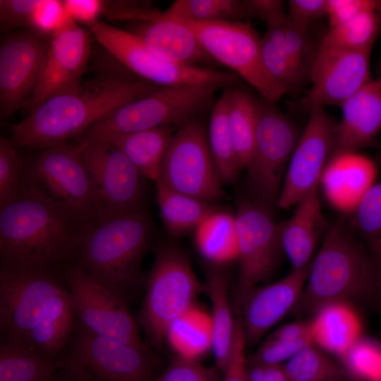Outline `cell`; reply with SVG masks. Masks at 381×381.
I'll return each mask as SVG.
<instances>
[{
  "mask_svg": "<svg viewBox=\"0 0 381 381\" xmlns=\"http://www.w3.org/2000/svg\"><path fill=\"white\" fill-rule=\"evenodd\" d=\"M77 328L61 270L0 266L1 342L61 356Z\"/></svg>",
  "mask_w": 381,
  "mask_h": 381,
  "instance_id": "cell-1",
  "label": "cell"
},
{
  "mask_svg": "<svg viewBox=\"0 0 381 381\" xmlns=\"http://www.w3.org/2000/svg\"><path fill=\"white\" fill-rule=\"evenodd\" d=\"M93 223L28 182L0 207V266L61 270Z\"/></svg>",
  "mask_w": 381,
  "mask_h": 381,
  "instance_id": "cell-2",
  "label": "cell"
},
{
  "mask_svg": "<svg viewBox=\"0 0 381 381\" xmlns=\"http://www.w3.org/2000/svg\"><path fill=\"white\" fill-rule=\"evenodd\" d=\"M160 86L134 76L107 73L82 82L30 111L12 126L16 146L45 149L66 143L123 104Z\"/></svg>",
  "mask_w": 381,
  "mask_h": 381,
  "instance_id": "cell-3",
  "label": "cell"
},
{
  "mask_svg": "<svg viewBox=\"0 0 381 381\" xmlns=\"http://www.w3.org/2000/svg\"><path fill=\"white\" fill-rule=\"evenodd\" d=\"M152 234L146 210L93 223L82 238L73 261L129 305L134 292L145 282L141 262Z\"/></svg>",
  "mask_w": 381,
  "mask_h": 381,
  "instance_id": "cell-4",
  "label": "cell"
},
{
  "mask_svg": "<svg viewBox=\"0 0 381 381\" xmlns=\"http://www.w3.org/2000/svg\"><path fill=\"white\" fill-rule=\"evenodd\" d=\"M375 291L373 258L341 219L327 230L310 262L302 295L294 310L298 314H313L327 303H351L367 298Z\"/></svg>",
  "mask_w": 381,
  "mask_h": 381,
  "instance_id": "cell-5",
  "label": "cell"
},
{
  "mask_svg": "<svg viewBox=\"0 0 381 381\" xmlns=\"http://www.w3.org/2000/svg\"><path fill=\"white\" fill-rule=\"evenodd\" d=\"M217 84H176L160 86L150 94L126 103L96 122L85 139L101 140L110 135L179 127L211 110Z\"/></svg>",
  "mask_w": 381,
  "mask_h": 381,
  "instance_id": "cell-6",
  "label": "cell"
},
{
  "mask_svg": "<svg viewBox=\"0 0 381 381\" xmlns=\"http://www.w3.org/2000/svg\"><path fill=\"white\" fill-rule=\"evenodd\" d=\"M139 322L160 348L173 325L190 309L204 289L187 255L172 244H160L145 279Z\"/></svg>",
  "mask_w": 381,
  "mask_h": 381,
  "instance_id": "cell-7",
  "label": "cell"
},
{
  "mask_svg": "<svg viewBox=\"0 0 381 381\" xmlns=\"http://www.w3.org/2000/svg\"><path fill=\"white\" fill-rule=\"evenodd\" d=\"M63 357L60 371L79 381H155L159 362L148 347L78 328Z\"/></svg>",
  "mask_w": 381,
  "mask_h": 381,
  "instance_id": "cell-8",
  "label": "cell"
},
{
  "mask_svg": "<svg viewBox=\"0 0 381 381\" xmlns=\"http://www.w3.org/2000/svg\"><path fill=\"white\" fill-rule=\"evenodd\" d=\"M97 42L121 66L136 78L159 86L176 84H217L230 87L237 75L206 66L173 64L150 50L131 31L97 21L90 26Z\"/></svg>",
  "mask_w": 381,
  "mask_h": 381,
  "instance_id": "cell-9",
  "label": "cell"
},
{
  "mask_svg": "<svg viewBox=\"0 0 381 381\" xmlns=\"http://www.w3.org/2000/svg\"><path fill=\"white\" fill-rule=\"evenodd\" d=\"M299 137L294 122L275 103L258 99L253 151L246 168L251 200L271 210L277 206Z\"/></svg>",
  "mask_w": 381,
  "mask_h": 381,
  "instance_id": "cell-10",
  "label": "cell"
},
{
  "mask_svg": "<svg viewBox=\"0 0 381 381\" xmlns=\"http://www.w3.org/2000/svg\"><path fill=\"white\" fill-rule=\"evenodd\" d=\"M180 21L193 30L214 61L242 77L261 98L276 104L286 94L267 71L261 38L250 24L242 21Z\"/></svg>",
  "mask_w": 381,
  "mask_h": 381,
  "instance_id": "cell-11",
  "label": "cell"
},
{
  "mask_svg": "<svg viewBox=\"0 0 381 381\" xmlns=\"http://www.w3.org/2000/svg\"><path fill=\"white\" fill-rule=\"evenodd\" d=\"M83 159L93 183L97 222L145 210L146 179L111 143L83 140Z\"/></svg>",
  "mask_w": 381,
  "mask_h": 381,
  "instance_id": "cell-12",
  "label": "cell"
},
{
  "mask_svg": "<svg viewBox=\"0 0 381 381\" xmlns=\"http://www.w3.org/2000/svg\"><path fill=\"white\" fill-rule=\"evenodd\" d=\"M158 180L170 188L209 202L224 196L200 117L190 120L174 131L161 167Z\"/></svg>",
  "mask_w": 381,
  "mask_h": 381,
  "instance_id": "cell-13",
  "label": "cell"
},
{
  "mask_svg": "<svg viewBox=\"0 0 381 381\" xmlns=\"http://www.w3.org/2000/svg\"><path fill=\"white\" fill-rule=\"evenodd\" d=\"M235 216L239 273L233 304L238 314L249 292L273 274L283 252L279 222L274 220L271 209L243 199Z\"/></svg>",
  "mask_w": 381,
  "mask_h": 381,
  "instance_id": "cell-14",
  "label": "cell"
},
{
  "mask_svg": "<svg viewBox=\"0 0 381 381\" xmlns=\"http://www.w3.org/2000/svg\"><path fill=\"white\" fill-rule=\"evenodd\" d=\"M61 274L71 296L78 329L147 347L125 301L95 282L73 260L62 267Z\"/></svg>",
  "mask_w": 381,
  "mask_h": 381,
  "instance_id": "cell-15",
  "label": "cell"
},
{
  "mask_svg": "<svg viewBox=\"0 0 381 381\" xmlns=\"http://www.w3.org/2000/svg\"><path fill=\"white\" fill-rule=\"evenodd\" d=\"M83 141L59 144L42 151L26 166L28 182L83 219L97 223L93 183L84 163Z\"/></svg>",
  "mask_w": 381,
  "mask_h": 381,
  "instance_id": "cell-16",
  "label": "cell"
},
{
  "mask_svg": "<svg viewBox=\"0 0 381 381\" xmlns=\"http://www.w3.org/2000/svg\"><path fill=\"white\" fill-rule=\"evenodd\" d=\"M51 34L24 28L0 42V112L3 118L28 107L47 51Z\"/></svg>",
  "mask_w": 381,
  "mask_h": 381,
  "instance_id": "cell-17",
  "label": "cell"
},
{
  "mask_svg": "<svg viewBox=\"0 0 381 381\" xmlns=\"http://www.w3.org/2000/svg\"><path fill=\"white\" fill-rule=\"evenodd\" d=\"M90 37L69 15L51 33L49 44L28 106L30 111L83 82L91 55Z\"/></svg>",
  "mask_w": 381,
  "mask_h": 381,
  "instance_id": "cell-18",
  "label": "cell"
},
{
  "mask_svg": "<svg viewBox=\"0 0 381 381\" xmlns=\"http://www.w3.org/2000/svg\"><path fill=\"white\" fill-rule=\"evenodd\" d=\"M290 158L277 207L296 205L319 183L332 154L334 123L324 107L312 109Z\"/></svg>",
  "mask_w": 381,
  "mask_h": 381,
  "instance_id": "cell-19",
  "label": "cell"
},
{
  "mask_svg": "<svg viewBox=\"0 0 381 381\" xmlns=\"http://www.w3.org/2000/svg\"><path fill=\"white\" fill-rule=\"evenodd\" d=\"M370 52L320 47L310 68L311 87L301 103L310 112L325 105L341 106L371 80Z\"/></svg>",
  "mask_w": 381,
  "mask_h": 381,
  "instance_id": "cell-20",
  "label": "cell"
},
{
  "mask_svg": "<svg viewBox=\"0 0 381 381\" xmlns=\"http://www.w3.org/2000/svg\"><path fill=\"white\" fill-rule=\"evenodd\" d=\"M310 265L292 270L277 282L258 286L249 292L237 314L241 318L246 344L257 343L295 308L302 295Z\"/></svg>",
  "mask_w": 381,
  "mask_h": 381,
  "instance_id": "cell-21",
  "label": "cell"
},
{
  "mask_svg": "<svg viewBox=\"0 0 381 381\" xmlns=\"http://www.w3.org/2000/svg\"><path fill=\"white\" fill-rule=\"evenodd\" d=\"M377 172L375 162L366 155L358 152H337L329 157L319 186L334 209L352 214L375 183Z\"/></svg>",
  "mask_w": 381,
  "mask_h": 381,
  "instance_id": "cell-22",
  "label": "cell"
},
{
  "mask_svg": "<svg viewBox=\"0 0 381 381\" xmlns=\"http://www.w3.org/2000/svg\"><path fill=\"white\" fill-rule=\"evenodd\" d=\"M340 107L341 118L334 126L332 154L358 152L373 144L381 131L380 82L371 80Z\"/></svg>",
  "mask_w": 381,
  "mask_h": 381,
  "instance_id": "cell-23",
  "label": "cell"
},
{
  "mask_svg": "<svg viewBox=\"0 0 381 381\" xmlns=\"http://www.w3.org/2000/svg\"><path fill=\"white\" fill-rule=\"evenodd\" d=\"M130 31L154 53L173 64L202 66L214 61L190 27L162 13L152 20L139 22Z\"/></svg>",
  "mask_w": 381,
  "mask_h": 381,
  "instance_id": "cell-24",
  "label": "cell"
},
{
  "mask_svg": "<svg viewBox=\"0 0 381 381\" xmlns=\"http://www.w3.org/2000/svg\"><path fill=\"white\" fill-rule=\"evenodd\" d=\"M319 188V187H318ZM318 188L304 197L294 214L279 222V237L283 254L292 270L308 266L324 226Z\"/></svg>",
  "mask_w": 381,
  "mask_h": 381,
  "instance_id": "cell-25",
  "label": "cell"
},
{
  "mask_svg": "<svg viewBox=\"0 0 381 381\" xmlns=\"http://www.w3.org/2000/svg\"><path fill=\"white\" fill-rule=\"evenodd\" d=\"M312 342L340 358L361 338V323L351 303L333 301L320 307L309 321Z\"/></svg>",
  "mask_w": 381,
  "mask_h": 381,
  "instance_id": "cell-26",
  "label": "cell"
},
{
  "mask_svg": "<svg viewBox=\"0 0 381 381\" xmlns=\"http://www.w3.org/2000/svg\"><path fill=\"white\" fill-rule=\"evenodd\" d=\"M204 289L211 303L210 342L217 368L224 371L233 344L235 319L229 298V282L223 270L208 269Z\"/></svg>",
  "mask_w": 381,
  "mask_h": 381,
  "instance_id": "cell-27",
  "label": "cell"
},
{
  "mask_svg": "<svg viewBox=\"0 0 381 381\" xmlns=\"http://www.w3.org/2000/svg\"><path fill=\"white\" fill-rule=\"evenodd\" d=\"M176 128L163 126L112 135L101 140L111 143L121 151L146 179L156 182Z\"/></svg>",
  "mask_w": 381,
  "mask_h": 381,
  "instance_id": "cell-28",
  "label": "cell"
},
{
  "mask_svg": "<svg viewBox=\"0 0 381 381\" xmlns=\"http://www.w3.org/2000/svg\"><path fill=\"white\" fill-rule=\"evenodd\" d=\"M155 184L160 217L173 235L194 231L207 217L220 209L212 202L177 192L159 180Z\"/></svg>",
  "mask_w": 381,
  "mask_h": 381,
  "instance_id": "cell-29",
  "label": "cell"
},
{
  "mask_svg": "<svg viewBox=\"0 0 381 381\" xmlns=\"http://www.w3.org/2000/svg\"><path fill=\"white\" fill-rule=\"evenodd\" d=\"M193 231L196 247L207 260L220 264L238 258L235 214L219 209L207 217Z\"/></svg>",
  "mask_w": 381,
  "mask_h": 381,
  "instance_id": "cell-30",
  "label": "cell"
},
{
  "mask_svg": "<svg viewBox=\"0 0 381 381\" xmlns=\"http://www.w3.org/2000/svg\"><path fill=\"white\" fill-rule=\"evenodd\" d=\"M258 112V99L246 90L230 87L228 122L241 170L246 169L253 154Z\"/></svg>",
  "mask_w": 381,
  "mask_h": 381,
  "instance_id": "cell-31",
  "label": "cell"
},
{
  "mask_svg": "<svg viewBox=\"0 0 381 381\" xmlns=\"http://www.w3.org/2000/svg\"><path fill=\"white\" fill-rule=\"evenodd\" d=\"M230 87L224 88L214 104L207 128L208 143L212 159L222 181L226 183L234 181L241 171L228 122Z\"/></svg>",
  "mask_w": 381,
  "mask_h": 381,
  "instance_id": "cell-32",
  "label": "cell"
},
{
  "mask_svg": "<svg viewBox=\"0 0 381 381\" xmlns=\"http://www.w3.org/2000/svg\"><path fill=\"white\" fill-rule=\"evenodd\" d=\"M64 364L63 355L47 356L0 343V381H42L61 370Z\"/></svg>",
  "mask_w": 381,
  "mask_h": 381,
  "instance_id": "cell-33",
  "label": "cell"
},
{
  "mask_svg": "<svg viewBox=\"0 0 381 381\" xmlns=\"http://www.w3.org/2000/svg\"><path fill=\"white\" fill-rule=\"evenodd\" d=\"M380 25L376 8L364 11L346 23L330 28L320 47L371 52Z\"/></svg>",
  "mask_w": 381,
  "mask_h": 381,
  "instance_id": "cell-34",
  "label": "cell"
},
{
  "mask_svg": "<svg viewBox=\"0 0 381 381\" xmlns=\"http://www.w3.org/2000/svg\"><path fill=\"white\" fill-rule=\"evenodd\" d=\"M163 16L188 21H241L248 17L245 1L177 0Z\"/></svg>",
  "mask_w": 381,
  "mask_h": 381,
  "instance_id": "cell-35",
  "label": "cell"
},
{
  "mask_svg": "<svg viewBox=\"0 0 381 381\" xmlns=\"http://www.w3.org/2000/svg\"><path fill=\"white\" fill-rule=\"evenodd\" d=\"M288 381H339L342 370L313 343L282 365Z\"/></svg>",
  "mask_w": 381,
  "mask_h": 381,
  "instance_id": "cell-36",
  "label": "cell"
},
{
  "mask_svg": "<svg viewBox=\"0 0 381 381\" xmlns=\"http://www.w3.org/2000/svg\"><path fill=\"white\" fill-rule=\"evenodd\" d=\"M344 374L353 381H381V346L361 337L340 358Z\"/></svg>",
  "mask_w": 381,
  "mask_h": 381,
  "instance_id": "cell-37",
  "label": "cell"
},
{
  "mask_svg": "<svg viewBox=\"0 0 381 381\" xmlns=\"http://www.w3.org/2000/svg\"><path fill=\"white\" fill-rule=\"evenodd\" d=\"M11 140L0 139V207L13 199L28 184L26 165Z\"/></svg>",
  "mask_w": 381,
  "mask_h": 381,
  "instance_id": "cell-38",
  "label": "cell"
},
{
  "mask_svg": "<svg viewBox=\"0 0 381 381\" xmlns=\"http://www.w3.org/2000/svg\"><path fill=\"white\" fill-rule=\"evenodd\" d=\"M261 52L267 71L286 93L300 87L304 71L289 57L283 46L274 44L263 36L261 38Z\"/></svg>",
  "mask_w": 381,
  "mask_h": 381,
  "instance_id": "cell-39",
  "label": "cell"
},
{
  "mask_svg": "<svg viewBox=\"0 0 381 381\" xmlns=\"http://www.w3.org/2000/svg\"><path fill=\"white\" fill-rule=\"evenodd\" d=\"M352 216L354 229L368 241L381 236V181L370 187Z\"/></svg>",
  "mask_w": 381,
  "mask_h": 381,
  "instance_id": "cell-40",
  "label": "cell"
},
{
  "mask_svg": "<svg viewBox=\"0 0 381 381\" xmlns=\"http://www.w3.org/2000/svg\"><path fill=\"white\" fill-rule=\"evenodd\" d=\"M218 369L207 367L195 358L174 357L155 381H220Z\"/></svg>",
  "mask_w": 381,
  "mask_h": 381,
  "instance_id": "cell-41",
  "label": "cell"
},
{
  "mask_svg": "<svg viewBox=\"0 0 381 381\" xmlns=\"http://www.w3.org/2000/svg\"><path fill=\"white\" fill-rule=\"evenodd\" d=\"M44 0H1V31L6 34L32 28L35 15Z\"/></svg>",
  "mask_w": 381,
  "mask_h": 381,
  "instance_id": "cell-42",
  "label": "cell"
},
{
  "mask_svg": "<svg viewBox=\"0 0 381 381\" xmlns=\"http://www.w3.org/2000/svg\"><path fill=\"white\" fill-rule=\"evenodd\" d=\"M100 2L101 14L110 20L147 22L158 18L162 13L150 1L111 0Z\"/></svg>",
  "mask_w": 381,
  "mask_h": 381,
  "instance_id": "cell-43",
  "label": "cell"
},
{
  "mask_svg": "<svg viewBox=\"0 0 381 381\" xmlns=\"http://www.w3.org/2000/svg\"><path fill=\"white\" fill-rule=\"evenodd\" d=\"M311 341H287L270 336L248 361V365H281Z\"/></svg>",
  "mask_w": 381,
  "mask_h": 381,
  "instance_id": "cell-44",
  "label": "cell"
},
{
  "mask_svg": "<svg viewBox=\"0 0 381 381\" xmlns=\"http://www.w3.org/2000/svg\"><path fill=\"white\" fill-rule=\"evenodd\" d=\"M246 346L241 318L236 315L233 344L224 377L220 381H248V361L245 354Z\"/></svg>",
  "mask_w": 381,
  "mask_h": 381,
  "instance_id": "cell-45",
  "label": "cell"
},
{
  "mask_svg": "<svg viewBox=\"0 0 381 381\" xmlns=\"http://www.w3.org/2000/svg\"><path fill=\"white\" fill-rule=\"evenodd\" d=\"M288 20L297 30L307 32L310 24L326 15L327 0H290Z\"/></svg>",
  "mask_w": 381,
  "mask_h": 381,
  "instance_id": "cell-46",
  "label": "cell"
},
{
  "mask_svg": "<svg viewBox=\"0 0 381 381\" xmlns=\"http://www.w3.org/2000/svg\"><path fill=\"white\" fill-rule=\"evenodd\" d=\"M375 6V0H327L326 16L332 28L346 23Z\"/></svg>",
  "mask_w": 381,
  "mask_h": 381,
  "instance_id": "cell-47",
  "label": "cell"
},
{
  "mask_svg": "<svg viewBox=\"0 0 381 381\" xmlns=\"http://www.w3.org/2000/svg\"><path fill=\"white\" fill-rule=\"evenodd\" d=\"M283 30L284 48L286 52L294 62L305 72L306 59L311 52V45L307 32L297 30L291 25L288 19L283 25Z\"/></svg>",
  "mask_w": 381,
  "mask_h": 381,
  "instance_id": "cell-48",
  "label": "cell"
},
{
  "mask_svg": "<svg viewBox=\"0 0 381 381\" xmlns=\"http://www.w3.org/2000/svg\"><path fill=\"white\" fill-rule=\"evenodd\" d=\"M68 16L62 1L44 0L35 15L32 28L51 34Z\"/></svg>",
  "mask_w": 381,
  "mask_h": 381,
  "instance_id": "cell-49",
  "label": "cell"
},
{
  "mask_svg": "<svg viewBox=\"0 0 381 381\" xmlns=\"http://www.w3.org/2000/svg\"><path fill=\"white\" fill-rule=\"evenodd\" d=\"M248 17L264 20L267 26L279 24L287 20L284 3L279 0H245Z\"/></svg>",
  "mask_w": 381,
  "mask_h": 381,
  "instance_id": "cell-50",
  "label": "cell"
},
{
  "mask_svg": "<svg viewBox=\"0 0 381 381\" xmlns=\"http://www.w3.org/2000/svg\"><path fill=\"white\" fill-rule=\"evenodd\" d=\"M64 8L76 22L82 21L89 26L96 23L97 17L101 14L100 1H62Z\"/></svg>",
  "mask_w": 381,
  "mask_h": 381,
  "instance_id": "cell-51",
  "label": "cell"
},
{
  "mask_svg": "<svg viewBox=\"0 0 381 381\" xmlns=\"http://www.w3.org/2000/svg\"><path fill=\"white\" fill-rule=\"evenodd\" d=\"M270 336L287 341L312 342L309 322L297 321L284 325Z\"/></svg>",
  "mask_w": 381,
  "mask_h": 381,
  "instance_id": "cell-52",
  "label": "cell"
},
{
  "mask_svg": "<svg viewBox=\"0 0 381 381\" xmlns=\"http://www.w3.org/2000/svg\"><path fill=\"white\" fill-rule=\"evenodd\" d=\"M369 242L375 267L376 291L381 296V240L377 238Z\"/></svg>",
  "mask_w": 381,
  "mask_h": 381,
  "instance_id": "cell-53",
  "label": "cell"
},
{
  "mask_svg": "<svg viewBox=\"0 0 381 381\" xmlns=\"http://www.w3.org/2000/svg\"><path fill=\"white\" fill-rule=\"evenodd\" d=\"M262 381H288V379L281 365L269 366Z\"/></svg>",
  "mask_w": 381,
  "mask_h": 381,
  "instance_id": "cell-54",
  "label": "cell"
},
{
  "mask_svg": "<svg viewBox=\"0 0 381 381\" xmlns=\"http://www.w3.org/2000/svg\"><path fill=\"white\" fill-rule=\"evenodd\" d=\"M42 381H79L68 376L61 371L56 372Z\"/></svg>",
  "mask_w": 381,
  "mask_h": 381,
  "instance_id": "cell-55",
  "label": "cell"
},
{
  "mask_svg": "<svg viewBox=\"0 0 381 381\" xmlns=\"http://www.w3.org/2000/svg\"><path fill=\"white\" fill-rule=\"evenodd\" d=\"M375 8H376V11L378 13V16L380 17V22H381V0H377V1L376 0Z\"/></svg>",
  "mask_w": 381,
  "mask_h": 381,
  "instance_id": "cell-56",
  "label": "cell"
},
{
  "mask_svg": "<svg viewBox=\"0 0 381 381\" xmlns=\"http://www.w3.org/2000/svg\"><path fill=\"white\" fill-rule=\"evenodd\" d=\"M377 80L380 82V83L381 84V71H380V76H379V78H378Z\"/></svg>",
  "mask_w": 381,
  "mask_h": 381,
  "instance_id": "cell-57",
  "label": "cell"
},
{
  "mask_svg": "<svg viewBox=\"0 0 381 381\" xmlns=\"http://www.w3.org/2000/svg\"><path fill=\"white\" fill-rule=\"evenodd\" d=\"M378 238V239H380V240H381V236H380V237H379V238ZM376 239H377V238H376Z\"/></svg>",
  "mask_w": 381,
  "mask_h": 381,
  "instance_id": "cell-58",
  "label": "cell"
},
{
  "mask_svg": "<svg viewBox=\"0 0 381 381\" xmlns=\"http://www.w3.org/2000/svg\"><path fill=\"white\" fill-rule=\"evenodd\" d=\"M339 381H343V380H339Z\"/></svg>",
  "mask_w": 381,
  "mask_h": 381,
  "instance_id": "cell-59",
  "label": "cell"
}]
</instances>
